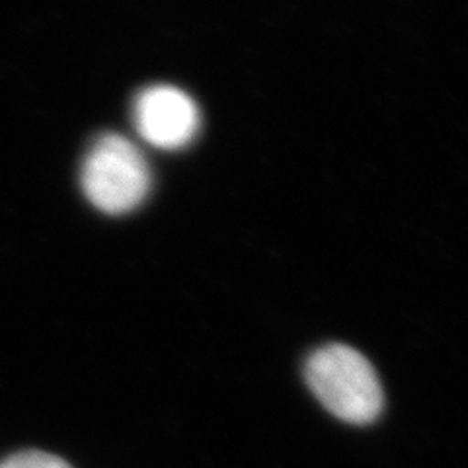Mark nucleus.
Wrapping results in <instances>:
<instances>
[{
    "mask_svg": "<svg viewBox=\"0 0 468 468\" xmlns=\"http://www.w3.org/2000/svg\"><path fill=\"white\" fill-rule=\"evenodd\" d=\"M304 380L332 416L354 426L375 421L385 406L371 361L346 344L322 346L304 365Z\"/></svg>",
    "mask_w": 468,
    "mask_h": 468,
    "instance_id": "obj_1",
    "label": "nucleus"
},
{
    "mask_svg": "<svg viewBox=\"0 0 468 468\" xmlns=\"http://www.w3.org/2000/svg\"><path fill=\"white\" fill-rule=\"evenodd\" d=\"M151 168L129 139L106 133L88 149L80 168L82 192L96 209L123 215L137 209L151 192Z\"/></svg>",
    "mask_w": 468,
    "mask_h": 468,
    "instance_id": "obj_2",
    "label": "nucleus"
},
{
    "mask_svg": "<svg viewBox=\"0 0 468 468\" xmlns=\"http://www.w3.org/2000/svg\"><path fill=\"white\" fill-rule=\"evenodd\" d=\"M133 122L149 144L163 151H178L196 139L201 115L192 96L180 88L154 84L135 98Z\"/></svg>",
    "mask_w": 468,
    "mask_h": 468,
    "instance_id": "obj_3",
    "label": "nucleus"
},
{
    "mask_svg": "<svg viewBox=\"0 0 468 468\" xmlns=\"http://www.w3.org/2000/svg\"><path fill=\"white\" fill-rule=\"evenodd\" d=\"M0 468H72L65 459L46 451H22L6 457Z\"/></svg>",
    "mask_w": 468,
    "mask_h": 468,
    "instance_id": "obj_4",
    "label": "nucleus"
}]
</instances>
